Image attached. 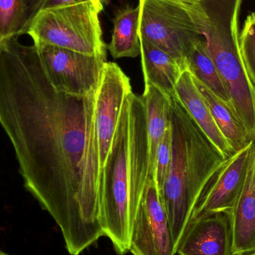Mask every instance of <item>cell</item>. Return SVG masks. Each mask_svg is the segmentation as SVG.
Here are the masks:
<instances>
[{"mask_svg": "<svg viewBox=\"0 0 255 255\" xmlns=\"http://www.w3.org/2000/svg\"><path fill=\"white\" fill-rule=\"evenodd\" d=\"M95 94L57 91L35 45L17 36L0 41V125L25 190L55 220L71 255L105 237Z\"/></svg>", "mask_w": 255, "mask_h": 255, "instance_id": "1", "label": "cell"}, {"mask_svg": "<svg viewBox=\"0 0 255 255\" xmlns=\"http://www.w3.org/2000/svg\"><path fill=\"white\" fill-rule=\"evenodd\" d=\"M170 100L172 162L159 193L170 227L174 251L214 175L227 160L175 96Z\"/></svg>", "mask_w": 255, "mask_h": 255, "instance_id": "2", "label": "cell"}, {"mask_svg": "<svg viewBox=\"0 0 255 255\" xmlns=\"http://www.w3.org/2000/svg\"><path fill=\"white\" fill-rule=\"evenodd\" d=\"M203 37L229 94L232 110L255 141V88L240 50L239 16L243 0H175Z\"/></svg>", "mask_w": 255, "mask_h": 255, "instance_id": "3", "label": "cell"}, {"mask_svg": "<svg viewBox=\"0 0 255 255\" xmlns=\"http://www.w3.org/2000/svg\"><path fill=\"white\" fill-rule=\"evenodd\" d=\"M128 96L112 148L100 177V218L105 237L118 255L130 250L133 218L130 206V130Z\"/></svg>", "mask_w": 255, "mask_h": 255, "instance_id": "4", "label": "cell"}, {"mask_svg": "<svg viewBox=\"0 0 255 255\" xmlns=\"http://www.w3.org/2000/svg\"><path fill=\"white\" fill-rule=\"evenodd\" d=\"M103 9V5L91 1L44 9L34 18L26 34L34 44L106 56L99 17Z\"/></svg>", "mask_w": 255, "mask_h": 255, "instance_id": "5", "label": "cell"}, {"mask_svg": "<svg viewBox=\"0 0 255 255\" xmlns=\"http://www.w3.org/2000/svg\"><path fill=\"white\" fill-rule=\"evenodd\" d=\"M139 38L164 51L187 69L186 59L202 37L188 13L175 0H139Z\"/></svg>", "mask_w": 255, "mask_h": 255, "instance_id": "6", "label": "cell"}, {"mask_svg": "<svg viewBox=\"0 0 255 255\" xmlns=\"http://www.w3.org/2000/svg\"><path fill=\"white\" fill-rule=\"evenodd\" d=\"M34 45L57 91L79 97L96 92L107 62L106 56L86 55L51 45Z\"/></svg>", "mask_w": 255, "mask_h": 255, "instance_id": "7", "label": "cell"}, {"mask_svg": "<svg viewBox=\"0 0 255 255\" xmlns=\"http://www.w3.org/2000/svg\"><path fill=\"white\" fill-rule=\"evenodd\" d=\"M130 92V79L118 64L107 61L96 91L94 109L100 173L112 148L124 101Z\"/></svg>", "mask_w": 255, "mask_h": 255, "instance_id": "8", "label": "cell"}, {"mask_svg": "<svg viewBox=\"0 0 255 255\" xmlns=\"http://www.w3.org/2000/svg\"><path fill=\"white\" fill-rule=\"evenodd\" d=\"M129 252L133 255H175L167 216L152 180H148L133 220Z\"/></svg>", "mask_w": 255, "mask_h": 255, "instance_id": "9", "label": "cell"}, {"mask_svg": "<svg viewBox=\"0 0 255 255\" xmlns=\"http://www.w3.org/2000/svg\"><path fill=\"white\" fill-rule=\"evenodd\" d=\"M255 142L251 141L223 163L199 199L190 223L232 211L242 191Z\"/></svg>", "mask_w": 255, "mask_h": 255, "instance_id": "10", "label": "cell"}, {"mask_svg": "<svg viewBox=\"0 0 255 255\" xmlns=\"http://www.w3.org/2000/svg\"><path fill=\"white\" fill-rule=\"evenodd\" d=\"M176 254L232 255L230 220L218 213L189 224Z\"/></svg>", "mask_w": 255, "mask_h": 255, "instance_id": "11", "label": "cell"}, {"mask_svg": "<svg viewBox=\"0 0 255 255\" xmlns=\"http://www.w3.org/2000/svg\"><path fill=\"white\" fill-rule=\"evenodd\" d=\"M230 220L232 255L255 250V142L242 191L232 211Z\"/></svg>", "mask_w": 255, "mask_h": 255, "instance_id": "12", "label": "cell"}, {"mask_svg": "<svg viewBox=\"0 0 255 255\" xmlns=\"http://www.w3.org/2000/svg\"><path fill=\"white\" fill-rule=\"evenodd\" d=\"M175 96L193 121L227 158L235 154L217 127L208 105L199 92L188 70L181 75L175 87Z\"/></svg>", "mask_w": 255, "mask_h": 255, "instance_id": "13", "label": "cell"}, {"mask_svg": "<svg viewBox=\"0 0 255 255\" xmlns=\"http://www.w3.org/2000/svg\"><path fill=\"white\" fill-rule=\"evenodd\" d=\"M139 39L144 85H152L167 97L175 96L177 83L187 69L164 51Z\"/></svg>", "mask_w": 255, "mask_h": 255, "instance_id": "14", "label": "cell"}, {"mask_svg": "<svg viewBox=\"0 0 255 255\" xmlns=\"http://www.w3.org/2000/svg\"><path fill=\"white\" fill-rule=\"evenodd\" d=\"M146 116L149 178L154 181V165L160 142L170 127V100L166 94L152 85H144L142 96Z\"/></svg>", "mask_w": 255, "mask_h": 255, "instance_id": "15", "label": "cell"}, {"mask_svg": "<svg viewBox=\"0 0 255 255\" xmlns=\"http://www.w3.org/2000/svg\"><path fill=\"white\" fill-rule=\"evenodd\" d=\"M140 7L126 6L118 10L113 19L112 39L108 48L115 59L135 58L140 54L139 35Z\"/></svg>", "mask_w": 255, "mask_h": 255, "instance_id": "16", "label": "cell"}, {"mask_svg": "<svg viewBox=\"0 0 255 255\" xmlns=\"http://www.w3.org/2000/svg\"><path fill=\"white\" fill-rule=\"evenodd\" d=\"M193 80L208 105L217 127L232 147L234 152H237L247 146L253 140L232 109L199 80L194 77Z\"/></svg>", "mask_w": 255, "mask_h": 255, "instance_id": "17", "label": "cell"}, {"mask_svg": "<svg viewBox=\"0 0 255 255\" xmlns=\"http://www.w3.org/2000/svg\"><path fill=\"white\" fill-rule=\"evenodd\" d=\"M186 66L195 79L232 109L230 94L208 53L203 37L196 40L193 45L186 59Z\"/></svg>", "mask_w": 255, "mask_h": 255, "instance_id": "18", "label": "cell"}, {"mask_svg": "<svg viewBox=\"0 0 255 255\" xmlns=\"http://www.w3.org/2000/svg\"><path fill=\"white\" fill-rule=\"evenodd\" d=\"M25 34L24 0H0V41Z\"/></svg>", "mask_w": 255, "mask_h": 255, "instance_id": "19", "label": "cell"}, {"mask_svg": "<svg viewBox=\"0 0 255 255\" xmlns=\"http://www.w3.org/2000/svg\"><path fill=\"white\" fill-rule=\"evenodd\" d=\"M240 50L246 70L255 88V12L246 18L240 33Z\"/></svg>", "mask_w": 255, "mask_h": 255, "instance_id": "20", "label": "cell"}, {"mask_svg": "<svg viewBox=\"0 0 255 255\" xmlns=\"http://www.w3.org/2000/svg\"><path fill=\"white\" fill-rule=\"evenodd\" d=\"M172 162V132L171 128L166 130L160 142L156 154L154 165V182L158 193L161 191L169 175Z\"/></svg>", "mask_w": 255, "mask_h": 255, "instance_id": "21", "label": "cell"}, {"mask_svg": "<svg viewBox=\"0 0 255 255\" xmlns=\"http://www.w3.org/2000/svg\"><path fill=\"white\" fill-rule=\"evenodd\" d=\"M48 0H24L25 5V34L39 12L43 10Z\"/></svg>", "mask_w": 255, "mask_h": 255, "instance_id": "22", "label": "cell"}, {"mask_svg": "<svg viewBox=\"0 0 255 255\" xmlns=\"http://www.w3.org/2000/svg\"><path fill=\"white\" fill-rule=\"evenodd\" d=\"M94 1L96 4L103 5V0H48L43 7L44 9L53 8V7H63V6L70 5V4H78L84 1Z\"/></svg>", "mask_w": 255, "mask_h": 255, "instance_id": "23", "label": "cell"}, {"mask_svg": "<svg viewBox=\"0 0 255 255\" xmlns=\"http://www.w3.org/2000/svg\"><path fill=\"white\" fill-rule=\"evenodd\" d=\"M244 255H255V251L251 252V253H248V254H246Z\"/></svg>", "mask_w": 255, "mask_h": 255, "instance_id": "24", "label": "cell"}, {"mask_svg": "<svg viewBox=\"0 0 255 255\" xmlns=\"http://www.w3.org/2000/svg\"><path fill=\"white\" fill-rule=\"evenodd\" d=\"M0 255H9L6 254V253H3V252L0 251Z\"/></svg>", "mask_w": 255, "mask_h": 255, "instance_id": "25", "label": "cell"}]
</instances>
